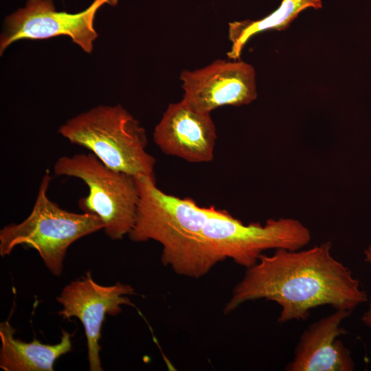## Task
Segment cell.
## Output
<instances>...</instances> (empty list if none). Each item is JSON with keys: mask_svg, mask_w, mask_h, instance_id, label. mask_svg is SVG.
Here are the masks:
<instances>
[{"mask_svg": "<svg viewBox=\"0 0 371 371\" xmlns=\"http://www.w3.org/2000/svg\"><path fill=\"white\" fill-rule=\"evenodd\" d=\"M331 249L326 241L305 250L262 254L235 286L224 313L259 299L281 306L280 324L304 321L311 309L323 305L352 312L367 300L366 293L350 269L333 256Z\"/></svg>", "mask_w": 371, "mask_h": 371, "instance_id": "6da1fadb", "label": "cell"}, {"mask_svg": "<svg viewBox=\"0 0 371 371\" xmlns=\"http://www.w3.org/2000/svg\"><path fill=\"white\" fill-rule=\"evenodd\" d=\"M139 194L136 219L128 236L135 243L154 240L162 247L161 260L175 273L199 278L214 266L201 242L210 207L160 190L155 178L135 177Z\"/></svg>", "mask_w": 371, "mask_h": 371, "instance_id": "7a4b0ae2", "label": "cell"}, {"mask_svg": "<svg viewBox=\"0 0 371 371\" xmlns=\"http://www.w3.org/2000/svg\"><path fill=\"white\" fill-rule=\"evenodd\" d=\"M91 151L109 168L134 177H155V159L139 122L122 105L98 106L68 120L58 130Z\"/></svg>", "mask_w": 371, "mask_h": 371, "instance_id": "3957f363", "label": "cell"}, {"mask_svg": "<svg viewBox=\"0 0 371 371\" xmlns=\"http://www.w3.org/2000/svg\"><path fill=\"white\" fill-rule=\"evenodd\" d=\"M51 180L47 170L29 216L20 223L7 225L0 230V255H10L18 245L34 249L50 273L59 276L70 245L103 229L104 225L93 214L69 212L50 200L47 191Z\"/></svg>", "mask_w": 371, "mask_h": 371, "instance_id": "277c9868", "label": "cell"}, {"mask_svg": "<svg viewBox=\"0 0 371 371\" xmlns=\"http://www.w3.org/2000/svg\"><path fill=\"white\" fill-rule=\"evenodd\" d=\"M201 238L215 265L230 258L247 269L258 262L263 251L299 250L309 243L311 236L310 230L297 219L270 218L264 225H246L228 212L210 206Z\"/></svg>", "mask_w": 371, "mask_h": 371, "instance_id": "5b68a950", "label": "cell"}, {"mask_svg": "<svg viewBox=\"0 0 371 371\" xmlns=\"http://www.w3.org/2000/svg\"><path fill=\"white\" fill-rule=\"evenodd\" d=\"M54 172L80 179L87 184L89 194L80 199L78 206L101 220L107 236L120 240L128 235L139 201L135 177L109 168L91 153L60 157Z\"/></svg>", "mask_w": 371, "mask_h": 371, "instance_id": "8992f818", "label": "cell"}, {"mask_svg": "<svg viewBox=\"0 0 371 371\" xmlns=\"http://www.w3.org/2000/svg\"><path fill=\"white\" fill-rule=\"evenodd\" d=\"M118 0H94L85 10L68 13L56 10L52 0H28L5 20L0 37V54L12 43L21 39H46L67 36L86 53L93 51L98 34L93 27L95 15L105 3L117 4Z\"/></svg>", "mask_w": 371, "mask_h": 371, "instance_id": "52a82bcc", "label": "cell"}, {"mask_svg": "<svg viewBox=\"0 0 371 371\" xmlns=\"http://www.w3.org/2000/svg\"><path fill=\"white\" fill-rule=\"evenodd\" d=\"M134 294V289L129 284H98L88 271L86 276L66 285L56 297L63 308L58 315L65 319L78 318L83 325L91 371L102 370L99 342L106 316L118 315L123 305H133L128 297Z\"/></svg>", "mask_w": 371, "mask_h": 371, "instance_id": "ba28073f", "label": "cell"}, {"mask_svg": "<svg viewBox=\"0 0 371 371\" xmlns=\"http://www.w3.org/2000/svg\"><path fill=\"white\" fill-rule=\"evenodd\" d=\"M179 78L182 99L203 112L248 104L258 96L254 68L241 60H216L200 69H184Z\"/></svg>", "mask_w": 371, "mask_h": 371, "instance_id": "9c48e42d", "label": "cell"}, {"mask_svg": "<svg viewBox=\"0 0 371 371\" xmlns=\"http://www.w3.org/2000/svg\"><path fill=\"white\" fill-rule=\"evenodd\" d=\"M216 138L210 113L183 99L168 106L153 132L154 142L164 153L191 163L211 161Z\"/></svg>", "mask_w": 371, "mask_h": 371, "instance_id": "30bf717a", "label": "cell"}, {"mask_svg": "<svg viewBox=\"0 0 371 371\" xmlns=\"http://www.w3.org/2000/svg\"><path fill=\"white\" fill-rule=\"evenodd\" d=\"M352 313L335 311L311 324L301 335L286 371H352L355 362L350 350L338 339L347 333L341 326Z\"/></svg>", "mask_w": 371, "mask_h": 371, "instance_id": "8fae6325", "label": "cell"}, {"mask_svg": "<svg viewBox=\"0 0 371 371\" xmlns=\"http://www.w3.org/2000/svg\"><path fill=\"white\" fill-rule=\"evenodd\" d=\"M15 332L9 319L0 324V368L5 371H53L56 360L71 350V335L65 330L55 344L36 339L24 342L15 338Z\"/></svg>", "mask_w": 371, "mask_h": 371, "instance_id": "7c38bea8", "label": "cell"}, {"mask_svg": "<svg viewBox=\"0 0 371 371\" xmlns=\"http://www.w3.org/2000/svg\"><path fill=\"white\" fill-rule=\"evenodd\" d=\"M321 0H282L280 5L268 16L256 21L244 20L229 23L228 36L231 49L227 56L238 60L248 41L257 34L267 30H283L303 10L307 8H322Z\"/></svg>", "mask_w": 371, "mask_h": 371, "instance_id": "4fadbf2b", "label": "cell"}, {"mask_svg": "<svg viewBox=\"0 0 371 371\" xmlns=\"http://www.w3.org/2000/svg\"><path fill=\"white\" fill-rule=\"evenodd\" d=\"M365 260L371 263V245H370L364 251ZM362 322L366 326L371 328V297L370 300L369 308L365 312L362 317Z\"/></svg>", "mask_w": 371, "mask_h": 371, "instance_id": "5bb4252c", "label": "cell"}]
</instances>
